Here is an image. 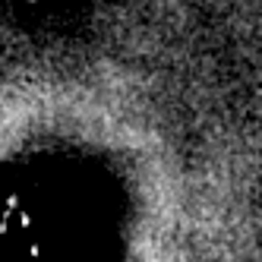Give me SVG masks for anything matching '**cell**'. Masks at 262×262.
I'll use <instances>...</instances> for the list:
<instances>
[{
	"mask_svg": "<svg viewBox=\"0 0 262 262\" xmlns=\"http://www.w3.org/2000/svg\"><path fill=\"white\" fill-rule=\"evenodd\" d=\"M23 4H48V0H23Z\"/></svg>",
	"mask_w": 262,
	"mask_h": 262,
	"instance_id": "1",
	"label": "cell"
}]
</instances>
